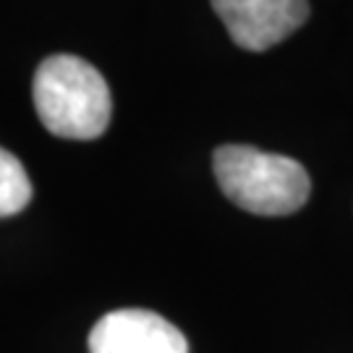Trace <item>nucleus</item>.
<instances>
[{"label": "nucleus", "instance_id": "obj_1", "mask_svg": "<svg viewBox=\"0 0 353 353\" xmlns=\"http://www.w3.org/2000/svg\"><path fill=\"white\" fill-rule=\"evenodd\" d=\"M34 108L50 134L89 141L108 131L113 100L92 63L76 55H50L34 74Z\"/></svg>", "mask_w": 353, "mask_h": 353}, {"label": "nucleus", "instance_id": "obj_3", "mask_svg": "<svg viewBox=\"0 0 353 353\" xmlns=\"http://www.w3.org/2000/svg\"><path fill=\"white\" fill-rule=\"evenodd\" d=\"M212 8L230 39L252 52L270 50L309 19L306 0H212Z\"/></svg>", "mask_w": 353, "mask_h": 353}, {"label": "nucleus", "instance_id": "obj_2", "mask_svg": "<svg viewBox=\"0 0 353 353\" xmlns=\"http://www.w3.org/2000/svg\"><path fill=\"white\" fill-rule=\"evenodd\" d=\"M212 168L223 194L252 214L280 217L296 212L312 191L309 173L301 163L246 144L217 147Z\"/></svg>", "mask_w": 353, "mask_h": 353}, {"label": "nucleus", "instance_id": "obj_4", "mask_svg": "<svg viewBox=\"0 0 353 353\" xmlns=\"http://www.w3.org/2000/svg\"><path fill=\"white\" fill-rule=\"evenodd\" d=\"M89 353H189V341L150 309H115L92 327Z\"/></svg>", "mask_w": 353, "mask_h": 353}, {"label": "nucleus", "instance_id": "obj_5", "mask_svg": "<svg viewBox=\"0 0 353 353\" xmlns=\"http://www.w3.org/2000/svg\"><path fill=\"white\" fill-rule=\"evenodd\" d=\"M32 199V181L21 160L0 147V217L19 214Z\"/></svg>", "mask_w": 353, "mask_h": 353}]
</instances>
